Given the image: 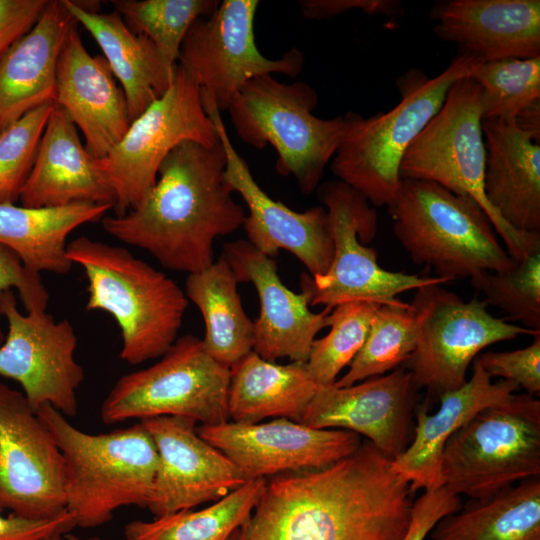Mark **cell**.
<instances>
[{
	"label": "cell",
	"mask_w": 540,
	"mask_h": 540,
	"mask_svg": "<svg viewBox=\"0 0 540 540\" xmlns=\"http://www.w3.org/2000/svg\"><path fill=\"white\" fill-rule=\"evenodd\" d=\"M228 420L259 423L267 418L299 422L319 385L306 362L277 364L249 352L229 368Z\"/></svg>",
	"instance_id": "cell-29"
},
{
	"label": "cell",
	"mask_w": 540,
	"mask_h": 540,
	"mask_svg": "<svg viewBox=\"0 0 540 540\" xmlns=\"http://www.w3.org/2000/svg\"><path fill=\"white\" fill-rule=\"evenodd\" d=\"M36 414L60 449L66 470V510L76 527L109 522L121 507L146 508L158 467L154 442L141 422L108 433L90 434L45 404Z\"/></svg>",
	"instance_id": "cell-5"
},
{
	"label": "cell",
	"mask_w": 540,
	"mask_h": 540,
	"mask_svg": "<svg viewBox=\"0 0 540 540\" xmlns=\"http://www.w3.org/2000/svg\"><path fill=\"white\" fill-rule=\"evenodd\" d=\"M76 24L62 0H48L36 24L0 58V132L55 102L58 58Z\"/></svg>",
	"instance_id": "cell-26"
},
{
	"label": "cell",
	"mask_w": 540,
	"mask_h": 540,
	"mask_svg": "<svg viewBox=\"0 0 540 540\" xmlns=\"http://www.w3.org/2000/svg\"><path fill=\"white\" fill-rule=\"evenodd\" d=\"M417 391L407 367L348 387L319 385L299 422L363 435L394 460L412 440Z\"/></svg>",
	"instance_id": "cell-19"
},
{
	"label": "cell",
	"mask_w": 540,
	"mask_h": 540,
	"mask_svg": "<svg viewBox=\"0 0 540 540\" xmlns=\"http://www.w3.org/2000/svg\"><path fill=\"white\" fill-rule=\"evenodd\" d=\"M48 0H0V58L36 24Z\"/></svg>",
	"instance_id": "cell-45"
},
{
	"label": "cell",
	"mask_w": 540,
	"mask_h": 540,
	"mask_svg": "<svg viewBox=\"0 0 540 540\" xmlns=\"http://www.w3.org/2000/svg\"><path fill=\"white\" fill-rule=\"evenodd\" d=\"M225 169L220 140L212 146L182 142L163 160L145 198L124 215L104 217L102 227L169 270L191 274L205 269L214 262L215 240L242 227L246 217Z\"/></svg>",
	"instance_id": "cell-2"
},
{
	"label": "cell",
	"mask_w": 540,
	"mask_h": 540,
	"mask_svg": "<svg viewBox=\"0 0 540 540\" xmlns=\"http://www.w3.org/2000/svg\"><path fill=\"white\" fill-rule=\"evenodd\" d=\"M520 388L513 382L492 381L478 360L472 376L458 389L439 396L440 405L428 413L425 404L416 406L413 437L405 451L392 460L394 469L410 484L412 493L440 486L441 455L450 437L476 413L508 399Z\"/></svg>",
	"instance_id": "cell-25"
},
{
	"label": "cell",
	"mask_w": 540,
	"mask_h": 540,
	"mask_svg": "<svg viewBox=\"0 0 540 540\" xmlns=\"http://www.w3.org/2000/svg\"><path fill=\"white\" fill-rule=\"evenodd\" d=\"M65 463L22 391L0 382V508L45 519L66 511Z\"/></svg>",
	"instance_id": "cell-16"
},
{
	"label": "cell",
	"mask_w": 540,
	"mask_h": 540,
	"mask_svg": "<svg viewBox=\"0 0 540 540\" xmlns=\"http://www.w3.org/2000/svg\"><path fill=\"white\" fill-rule=\"evenodd\" d=\"M317 104L308 83H283L266 74L249 80L227 108L240 140L257 149L270 144L277 173L293 176L304 195L321 184L344 132L343 116L319 118L313 114Z\"/></svg>",
	"instance_id": "cell-7"
},
{
	"label": "cell",
	"mask_w": 540,
	"mask_h": 540,
	"mask_svg": "<svg viewBox=\"0 0 540 540\" xmlns=\"http://www.w3.org/2000/svg\"><path fill=\"white\" fill-rule=\"evenodd\" d=\"M476 359L491 378L515 383L532 396L540 394V333L529 346L513 351H487Z\"/></svg>",
	"instance_id": "cell-40"
},
{
	"label": "cell",
	"mask_w": 540,
	"mask_h": 540,
	"mask_svg": "<svg viewBox=\"0 0 540 540\" xmlns=\"http://www.w3.org/2000/svg\"><path fill=\"white\" fill-rule=\"evenodd\" d=\"M238 283L222 255L207 268L188 274L185 283L187 299L204 320V347L227 368L253 351V321L242 306Z\"/></svg>",
	"instance_id": "cell-32"
},
{
	"label": "cell",
	"mask_w": 540,
	"mask_h": 540,
	"mask_svg": "<svg viewBox=\"0 0 540 540\" xmlns=\"http://www.w3.org/2000/svg\"><path fill=\"white\" fill-rule=\"evenodd\" d=\"M482 90L469 76L458 79L444 103L403 156L401 179L425 180L474 199L485 211L508 254L520 261L540 248V233L507 224L484 194L485 144Z\"/></svg>",
	"instance_id": "cell-8"
},
{
	"label": "cell",
	"mask_w": 540,
	"mask_h": 540,
	"mask_svg": "<svg viewBox=\"0 0 540 540\" xmlns=\"http://www.w3.org/2000/svg\"><path fill=\"white\" fill-rule=\"evenodd\" d=\"M484 194L512 228L540 233V145L513 122L482 120Z\"/></svg>",
	"instance_id": "cell-27"
},
{
	"label": "cell",
	"mask_w": 540,
	"mask_h": 540,
	"mask_svg": "<svg viewBox=\"0 0 540 540\" xmlns=\"http://www.w3.org/2000/svg\"><path fill=\"white\" fill-rule=\"evenodd\" d=\"M63 536H60V535H57V536H53L47 540H61Z\"/></svg>",
	"instance_id": "cell-47"
},
{
	"label": "cell",
	"mask_w": 540,
	"mask_h": 540,
	"mask_svg": "<svg viewBox=\"0 0 540 540\" xmlns=\"http://www.w3.org/2000/svg\"><path fill=\"white\" fill-rule=\"evenodd\" d=\"M111 209L96 204L30 208L0 203V244L14 251L34 272L66 274L72 268L67 238L79 226L101 219Z\"/></svg>",
	"instance_id": "cell-30"
},
{
	"label": "cell",
	"mask_w": 540,
	"mask_h": 540,
	"mask_svg": "<svg viewBox=\"0 0 540 540\" xmlns=\"http://www.w3.org/2000/svg\"><path fill=\"white\" fill-rule=\"evenodd\" d=\"M266 479L248 480L200 510H181L150 521L135 520L124 528L125 540H229L250 516Z\"/></svg>",
	"instance_id": "cell-33"
},
{
	"label": "cell",
	"mask_w": 540,
	"mask_h": 540,
	"mask_svg": "<svg viewBox=\"0 0 540 540\" xmlns=\"http://www.w3.org/2000/svg\"><path fill=\"white\" fill-rule=\"evenodd\" d=\"M76 24L58 58L55 103L84 135L85 148L104 158L129 128L126 97L104 56H91Z\"/></svg>",
	"instance_id": "cell-22"
},
{
	"label": "cell",
	"mask_w": 540,
	"mask_h": 540,
	"mask_svg": "<svg viewBox=\"0 0 540 540\" xmlns=\"http://www.w3.org/2000/svg\"><path fill=\"white\" fill-rule=\"evenodd\" d=\"M461 506L460 496L445 486L425 490L413 502L410 524L401 540H425L440 519Z\"/></svg>",
	"instance_id": "cell-42"
},
{
	"label": "cell",
	"mask_w": 540,
	"mask_h": 540,
	"mask_svg": "<svg viewBox=\"0 0 540 540\" xmlns=\"http://www.w3.org/2000/svg\"><path fill=\"white\" fill-rule=\"evenodd\" d=\"M469 77L482 90L483 120L514 122L540 103V57L483 61Z\"/></svg>",
	"instance_id": "cell-36"
},
{
	"label": "cell",
	"mask_w": 540,
	"mask_h": 540,
	"mask_svg": "<svg viewBox=\"0 0 540 540\" xmlns=\"http://www.w3.org/2000/svg\"><path fill=\"white\" fill-rule=\"evenodd\" d=\"M395 238L413 263L448 281L482 271L505 272L516 261L500 244L482 207L425 180L402 179L387 207Z\"/></svg>",
	"instance_id": "cell-6"
},
{
	"label": "cell",
	"mask_w": 540,
	"mask_h": 540,
	"mask_svg": "<svg viewBox=\"0 0 540 540\" xmlns=\"http://www.w3.org/2000/svg\"><path fill=\"white\" fill-rule=\"evenodd\" d=\"M64 537H65L66 540H103V539H101L99 537L81 538V537H78L76 535H72L70 533L66 534Z\"/></svg>",
	"instance_id": "cell-46"
},
{
	"label": "cell",
	"mask_w": 540,
	"mask_h": 540,
	"mask_svg": "<svg viewBox=\"0 0 540 540\" xmlns=\"http://www.w3.org/2000/svg\"><path fill=\"white\" fill-rule=\"evenodd\" d=\"M418 288L412 300L417 321V342L406 362L417 390L430 396L458 389L467 381V370L486 347L534 331L497 318L484 300H463L441 286Z\"/></svg>",
	"instance_id": "cell-12"
},
{
	"label": "cell",
	"mask_w": 540,
	"mask_h": 540,
	"mask_svg": "<svg viewBox=\"0 0 540 540\" xmlns=\"http://www.w3.org/2000/svg\"><path fill=\"white\" fill-rule=\"evenodd\" d=\"M471 285L487 305L498 307L509 319L540 331V248L527 254L505 272L482 271L470 278Z\"/></svg>",
	"instance_id": "cell-38"
},
{
	"label": "cell",
	"mask_w": 540,
	"mask_h": 540,
	"mask_svg": "<svg viewBox=\"0 0 540 540\" xmlns=\"http://www.w3.org/2000/svg\"><path fill=\"white\" fill-rule=\"evenodd\" d=\"M257 0L220 1L215 11L189 28L180 47L178 64L214 101L220 112L252 78L266 74L296 77L304 55L293 47L281 58L269 59L257 48L254 22Z\"/></svg>",
	"instance_id": "cell-14"
},
{
	"label": "cell",
	"mask_w": 540,
	"mask_h": 540,
	"mask_svg": "<svg viewBox=\"0 0 540 540\" xmlns=\"http://www.w3.org/2000/svg\"><path fill=\"white\" fill-rule=\"evenodd\" d=\"M229 368L215 361L202 339L186 334L152 366L119 378L105 397L104 424L185 416L201 425L228 420Z\"/></svg>",
	"instance_id": "cell-10"
},
{
	"label": "cell",
	"mask_w": 540,
	"mask_h": 540,
	"mask_svg": "<svg viewBox=\"0 0 540 540\" xmlns=\"http://www.w3.org/2000/svg\"><path fill=\"white\" fill-rule=\"evenodd\" d=\"M433 31L483 61L540 57L539 0H441Z\"/></svg>",
	"instance_id": "cell-23"
},
{
	"label": "cell",
	"mask_w": 540,
	"mask_h": 540,
	"mask_svg": "<svg viewBox=\"0 0 540 540\" xmlns=\"http://www.w3.org/2000/svg\"><path fill=\"white\" fill-rule=\"evenodd\" d=\"M185 141L212 146L219 138L203 107L200 87L177 63L166 93L134 119L121 141L98 159L115 193L116 216L145 198L157 181L163 160Z\"/></svg>",
	"instance_id": "cell-13"
},
{
	"label": "cell",
	"mask_w": 540,
	"mask_h": 540,
	"mask_svg": "<svg viewBox=\"0 0 540 540\" xmlns=\"http://www.w3.org/2000/svg\"><path fill=\"white\" fill-rule=\"evenodd\" d=\"M12 287L18 291L27 312L46 310L49 293L40 278V273L27 269L14 251L0 244V296ZM5 336L0 329V346Z\"/></svg>",
	"instance_id": "cell-41"
},
{
	"label": "cell",
	"mask_w": 540,
	"mask_h": 540,
	"mask_svg": "<svg viewBox=\"0 0 540 540\" xmlns=\"http://www.w3.org/2000/svg\"><path fill=\"white\" fill-rule=\"evenodd\" d=\"M66 252L86 275V310L104 311L117 322L120 358L138 365L162 357L177 339L189 302L179 285L122 246L80 236Z\"/></svg>",
	"instance_id": "cell-4"
},
{
	"label": "cell",
	"mask_w": 540,
	"mask_h": 540,
	"mask_svg": "<svg viewBox=\"0 0 540 540\" xmlns=\"http://www.w3.org/2000/svg\"><path fill=\"white\" fill-rule=\"evenodd\" d=\"M197 432L229 458L246 481L321 469L351 455L362 443L351 431L313 428L286 418L200 425Z\"/></svg>",
	"instance_id": "cell-18"
},
{
	"label": "cell",
	"mask_w": 540,
	"mask_h": 540,
	"mask_svg": "<svg viewBox=\"0 0 540 540\" xmlns=\"http://www.w3.org/2000/svg\"><path fill=\"white\" fill-rule=\"evenodd\" d=\"M54 104L31 110L0 132V203L19 200Z\"/></svg>",
	"instance_id": "cell-39"
},
{
	"label": "cell",
	"mask_w": 540,
	"mask_h": 540,
	"mask_svg": "<svg viewBox=\"0 0 540 540\" xmlns=\"http://www.w3.org/2000/svg\"><path fill=\"white\" fill-rule=\"evenodd\" d=\"M380 304L352 301L333 307L328 315L330 331L312 343L307 368L318 385H332L362 348Z\"/></svg>",
	"instance_id": "cell-37"
},
{
	"label": "cell",
	"mask_w": 540,
	"mask_h": 540,
	"mask_svg": "<svg viewBox=\"0 0 540 540\" xmlns=\"http://www.w3.org/2000/svg\"><path fill=\"white\" fill-rule=\"evenodd\" d=\"M316 193L330 216L335 250L324 275H301V289L309 292L310 306L332 309L352 301L393 303L403 292L449 282L437 276L382 268L377 252L367 246L376 237L378 220L376 210L367 199L339 180L321 182Z\"/></svg>",
	"instance_id": "cell-11"
},
{
	"label": "cell",
	"mask_w": 540,
	"mask_h": 540,
	"mask_svg": "<svg viewBox=\"0 0 540 540\" xmlns=\"http://www.w3.org/2000/svg\"><path fill=\"white\" fill-rule=\"evenodd\" d=\"M62 3L101 48L121 84L131 123L166 93L174 70L165 65L151 40L131 31L116 11L99 12V4L93 1L62 0Z\"/></svg>",
	"instance_id": "cell-28"
},
{
	"label": "cell",
	"mask_w": 540,
	"mask_h": 540,
	"mask_svg": "<svg viewBox=\"0 0 540 540\" xmlns=\"http://www.w3.org/2000/svg\"><path fill=\"white\" fill-rule=\"evenodd\" d=\"M301 14L311 20H330L351 10L366 15H382L399 19L405 9L399 0H303L300 1Z\"/></svg>",
	"instance_id": "cell-44"
},
{
	"label": "cell",
	"mask_w": 540,
	"mask_h": 540,
	"mask_svg": "<svg viewBox=\"0 0 540 540\" xmlns=\"http://www.w3.org/2000/svg\"><path fill=\"white\" fill-rule=\"evenodd\" d=\"M0 508V540H47L65 536L76 527L74 517L66 510L45 519H32L10 513L2 514Z\"/></svg>",
	"instance_id": "cell-43"
},
{
	"label": "cell",
	"mask_w": 540,
	"mask_h": 540,
	"mask_svg": "<svg viewBox=\"0 0 540 540\" xmlns=\"http://www.w3.org/2000/svg\"><path fill=\"white\" fill-rule=\"evenodd\" d=\"M412 494L392 460L365 440L327 467L266 479L229 540H401Z\"/></svg>",
	"instance_id": "cell-1"
},
{
	"label": "cell",
	"mask_w": 540,
	"mask_h": 540,
	"mask_svg": "<svg viewBox=\"0 0 540 540\" xmlns=\"http://www.w3.org/2000/svg\"><path fill=\"white\" fill-rule=\"evenodd\" d=\"M430 540H540V476L471 499L440 519Z\"/></svg>",
	"instance_id": "cell-31"
},
{
	"label": "cell",
	"mask_w": 540,
	"mask_h": 540,
	"mask_svg": "<svg viewBox=\"0 0 540 540\" xmlns=\"http://www.w3.org/2000/svg\"><path fill=\"white\" fill-rule=\"evenodd\" d=\"M540 476V400L514 393L476 413L444 446L440 486L486 499Z\"/></svg>",
	"instance_id": "cell-9"
},
{
	"label": "cell",
	"mask_w": 540,
	"mask_h": 540,
	"mask_svg": "<svg viewBox=\"0 0 540 540\" xmlns=\"http://www.w3.org/2000/svg\"><path fill=\"white\" fill-rule=\"evenodd\" d=\"M0 315L8 323L0 346V376L21 385L35 412L48 404L75 417L85 372L75 358L77 336L71 323L56 321L46 310L22 314L11 290L0 296Z\"/></svg>",
	"instance_id": "cell-15"
},
{
	"label": "cell",
	"mask_w": 540,
	"mask_h": 540,
	"mask_svg": "<svg viewBox=\"0 0 540 540\" xmlns=\"http://www.w3.org/2000/svg\"><path fill=\"white\" fill-rule=\"evenodd\" d=\"M222 256L237 281L251 282L259 297L260 313L253 322V351L268 361L288 358L291 362H306L316 335L328 327L331 309L311 311L309 292L301 289L296 293L286 287L276 261L247 240L226 243Z\"/></svg>",
	"instance_id": "cell-21"
},
{
	"label": "cell",
	"mask_w": 540,
	"mask_h": 540,
	"mask_svg": "<svg viewBox=\"0 0 540 540\" xmlns=\"http://www.w3.org/2000/svg\"><path fill=\"white\" fill-rule=\"evenodd\" d=\"M19 200L30 208L73 204L114 207L115 193L98 159L87 151L75 124L56 103Z\"/></svg>",
	"instance_id": "cell-24"
},
{
	"label": "cell",
	"mask_w": 540,
	"mask_h": 540,
	"mask_svg": "<svg viewBox=\"0 0 540 540\" xmlns=\"http://www.w3.org/2000/svg\"><path fill=\"white\" fill-rule=\"evenodd\" d=\"M416 342L417 321L412 305L399 299L381 304L362 348L334 385L348 387L400 367L410 359Z\"/></svg>",
	"instance_id": "cell-34"
},
{
	"label": "cell",
	"mask_w": 540,
	"mask_h": 540,
	"mask_svg": "<svg viewBox=\"0 0 540 540\" xmlns=\"http://www.w3.org/2000/svg\"><path fill=\"white\" fill-rule=\"evenodd\" d=\"M481 62L461 52L432 78L411 68L396 81L400 101L392 109L369 117L353 111L343 115L342 140L330 162L333 175L372 206L388 207L400 189V166L407 149L440 110L454 82L470 76Z\"/></svg>",
	"instance_id": "cell-3"
},
{
	"label": "cell",
	"mask_w": 540,
	"mask_h": 540,
	"mask_svg": "<svg viewBox=\"0 0 540 540\" xmlns=\"http://www.w3.org/2000/svg\"><path fill=\"white\" fill-rule=\"evenodd\" d=\"M156 447L158 467L147 509L160 517L217 501L243 485L244 476L197 432V421L160 416L140 421Z\"/></svg>",
	"instance_id": "cell-20"
},
{
	"label": "cell",
	"mask_w": 540,
	"mask_h": 540,
	"mask_svg": "<svg viewBox=\"0 0 540 540\" xmlns=\"http://www.w3.org/2000/svg\"><path fill=\"white\" fill-rule=\"evenodd\" d=\"M127 27L146 36L174 70L181 44L194 21L211 15L218 0H112Z\"/></svg>",
	"instance_id": "cell-35"
},
{
	"label": "cell",
	"mask_w": 540,
	"mask_h": 540,
	"mask_svg": "<svg viewBox=\"0 0 540 540\" xmlns=\"http://www.w3.org/2000/svg\"><path fill=\"white\" fill-rule=\"evenodd\" d=\"M226 154L225 180L231 191L245 202L248 213L243 222L247 241L269 257L280 250L295 256L310 276L324 275L334 257V237L330 216L323 206L297 212L271 198L254 179L247 162L234 148L213 100L202 98Z\"/></svg>",
	"instance_id": "cell-17"
}]
</instances>
